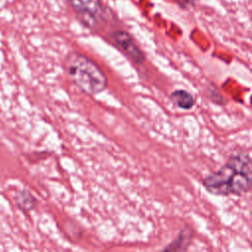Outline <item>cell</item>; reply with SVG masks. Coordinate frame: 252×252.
<instances>
[{"label": "cell", "mask_w": 252, "mask_h": 252, "mask_svg": "<svg viewBox=\"0 0 252 252\" xmlns=\"http://www.w3.org/2000/svg\"><path fill=\"white\" fill-rule=\"evenodd\" d=\"M193 237V230L186 226L182 228L178 234V236L171 241L163 250L166 251H185L187 250L188 246L190 245L191 239Z\"/></svg>", "instance_id": "cell-5"}, {"label": "cell", "mask_w": 252, "mask_h": 252, "mask_svg": "<svg viewBox=\"0 0 252 252\" xmlns=\"http://www.w3.org/2000/svg\"><path fill=\"white\" fill-rule=\"evenodd\" d=\"M179 2L180 3H187L188 4L190 2V0H179Z\"/></svg>", "instance_id": "cell-8"}, {"label": "cell", "mask_w": 252, "mask_h": 252, "mask_svg": "<svg viewBox=\"0 0 252 252\" xmlns=\"http://www.w3.org/2000/svg\"><path fill=\"white\" fill-rule=\"evenodd\" d=\"M170 100L179 108L184 110L191 109L195 103L196 99L191 93L186 90H175L169 95Z\"/></svg>", "instance_id": "cell-6"}, {"label": "cell", "mask_w": 252, "mask_h": 252, "mask_svg": "<svg viewBox=\"0 0 252 252\" xmlns=\"http://www.w3.org/2000/svg\"><path fill=\"white\" fill-rule=\"evenodd\" d=\"M64 68L70 81L87 94H97L107 87V77L102 69L83 53H68L64 60Z\"/></svg>", "instance_id": "cell-2"}, {"label": "cell", "mask_w": 252, "mask_h": 252, "mask_svg": "<svg viewBox=\"0 0 252 252\" xmlns=\"http://www.w3.org/2000/svg\"><path fill=\"white\" fill-rule=\"evenodd\" d=\"M207 192L216 196H241L252 189V158L246 153L231 155L216 171L203 178Z\"/></svg>", "instance_id": "cell-1"}, {"label": "cell", "mask_w": 252, "mask_h": 252, "mask_svg": "<svg viewBox=\"0 0 252 252\" xmlns=\"http://www.w3.org/2000/svg\"><path fill=\"white\" fill-rule=\"evenodd\" d=\"M17 204L23 210L30 211L34 208L36 204V199L29 191L22 190L17 196Z\"/></svg>", "instance_id": "cell-7"}, {"label": "cell", "mask_w": 252, "mask_h": 252, "mask_svg": "<svg viewBox=\"0 0 252 252\" xmlns=\"http://www.w3.org/2000/svg\"><path fill=\"white\" fill-rule=\"evenodd\" d=\"M80 22L87 28L98 30L108 20L107 8L102 0H67Z\"/></svg>", "instance_id": "cell-3"}, {"label": "cell", "mask_w": 252, "mask_h": 252, "mask_svg": "<svg viewBox=\"0 0 252 252\" xmlns=\"http://www.w3.org/2000/svg\"><path fill=\"white\" fill-rule=\"evenodd\" d=\"M113 43L133 62L142 64L146 60L145 53L136 44L133 37L125 31L117 30L111 34Z\"/></svg>", "instance_id": "cell-4"}]
</instances>
